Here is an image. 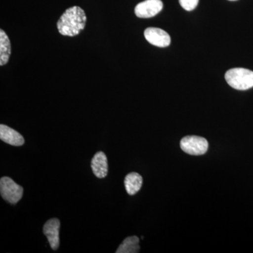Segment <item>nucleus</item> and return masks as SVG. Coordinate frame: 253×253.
Instances as JSON below:
<instances>
[{"label":"nucleus","instance_id":"1","mask_svg":"<svg viewBox=\"0 0 253 253\" xmlns=\"http://www.w3.org/2000/svg\"><path fill=\"white\" fill-rule=\"evenodd\" d=\"M86 16L84 10L74 6L66 9L57 22L58 31L62 36H78L86 26Z\"/></svg>","mask_w":253,"mask_h":253},{"label":"nucleus","instance_id":"8","mask_svg":"<svg viewBox=\"0 0 253 253\" xmlns=\"http://www.w3.org/2000/svg\"><path fill=\"white\" fill-rule=\"evenodd\" d=\"M91 169L96 177L102 179L107 176L109 166L106 154L102 151H99L94 155L91 163Z\"/></svg>","mask_w":253,"mask_h":253},{"label":"nucleus","instance_id":"2","mask_svg":"<svg viewBox=\"0 0 253 253\" xmlns=\"http://www.w3.org/2000/svg\"><path fill=\"white\" fill-rule=\"evenodd\" d=\"M225 80L234 89L247 90L253 87V71L246 68H232L226 73Z\"/></svg>","mask_w":253,"mask_h":253},{"label":"nucleus","instance_id":"12","mask_svg":"<svg viewBox=\"0 0 253 253\" xmlns=\"http://www.w3.org/2000/svg\"><path fill=\"white\" fill-rule=\"evenodd\" d=\"M139 239L136 236L126 238L120 245L116 253H137L139 252Z\"/></svg>","mask_w":253,"mask_h":253},{"label":"nucleus","instance_id":"7","mask_svg":"<svg viewBox=\"0 0 253 253\" xmlns=\"http://www.w3.org/2000/svg\"><path fill=\"white\" fill-rule=\"evenodd\" d=\"M60 221L56 218H52L46 221L43 226V233L47 238L51 249L56 251L59 247Z\"/></svg>","mask_w":253,"mask_h":253},{"label":"nucleus","instance_id":"6","mask_svg":"<svg viewBox=\"0 0 253 253\" xmlns=\"http://www.w3.org/2000/svg\"><path fill=\"white\" fill-rule=\"evenodd\" d=\"M144 37L150 44L158 47H166L170 44V36L167 32L161 28H146L144 31Z\"/></svg>","mask_w":253,"mask_h":253},{"label":"nucleus","instance_id":"9","mask_svg":"<svg viewBox=\"0 0 253 253\" xmlns=\"http://www.w3.org/2000/svg\"><path fill=\"white\" fill-rule=\"evenodd\" d=\"M0 139L15 146H22L25 143L24 138L19 132L2 124L0 126Z\"/></svg>","mask_w":253,"mask_h":253},{"label":"nucleus","instance_id":"3","mask_svg":"<svg viewBox=\"0 0 253 253\" xmlns=\"http://www.w3.org/2000/svg\"><path fill=\"white\" fill-rule=\"evenodd\" d=\"M0 193L5 201L11 204H16L22 198L23 189L11 178L3 176L0 179Z\"/></svg>","mask_w":253,"mask_h":253},{"label":"nucleus","instance_id":"10","mask_svg":"<svg viewBox=\"0 0 253 253\" xmlns=\"http://www.w3.org/2000/svg\"><path fill=\"white\" fill-rule=\"evenodd\" d=\"M143 184L142 176L137 172H131L126 176L125 186L126 192L130 196L135 195L141 189Z\"/></svg>","mask_w":253,"mask_h":253},{"label":"nucleus","instance_id":"4","mask_svg":"<svg viewBox=\"0 0 253 253\" xmlns=\"http://www.w3.org/2000/svg\"><path fill=\"white\" fill-rule=\"evenodd\" d=\"M180 147L186 154L191 156H201L207 152L208 142L201 136H186L181 139Z\"/></svg>","mask_w":253,"mask_h":253},{"label":"nucleus","instance_id":"11","mask_svg":"<svg viewBox=\"0 0 253 253\" xmlns=\"http://www.w3.org/2000/svg\"><path fill=\"white\" fill-rule=\"evenodd\" d=\"M11 55V43L9 37L3 30L0 31V66H4L9 61Z\"/></svg>","mask_w":253,"mask_h":253},{"label":"nucleus","instance_id":"5","mask_svg":"<svg viewBox=\"0 0 253 253\" xmlns=\"http://www.w3.org/2000/svg\"><path fill=\"white\" fill-rule=\"evenodd\" d=\"M163 4L161 0H145L136 5L134 12L137 17L152 18L162 11Z\"/></svg>","mask_w":253,"mask_h":253},{"label":"nucleus","instance_id":"13","mask_svg":"<svg viewBox=\"0 0 253 253\" xmlns=\"http://www.w3.org/2000/svg\"><path fill=\"white\" fill-rule=\"evenodd\" d=\"M181 7L186 11H193L196 9L199 0H179Z\"/></svg>","mask_w":253,"mask_h":253},{"label":"nucleus","instance_id":"14","mask_svg":"<svg viewBox=\"0 0 253 253\" xmlns=\"http://www.w3.org/2000/svg\"><path fill=\"white\" fill-rule=\"evenodd\" d=\"M229 1H236V0H229Z\"/></svg>","mask_w":253,"mask_h":253}]
</instances>
